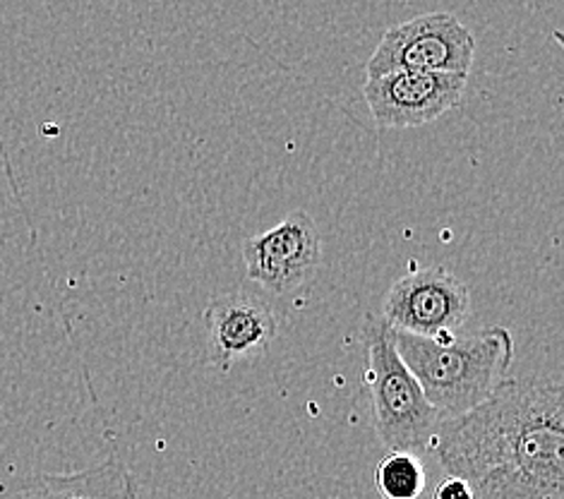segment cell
<instances>
[{
	"label": "cell",
	"instance_id": "obj_6",
	"mask_svg": "<svg viewBox=\"0 0 564 499\" xmlns=\"http://www.w3.org/2000/svg\"><path fill=\"white\" fill-rule=\"evenodd\" d=\"M205 362L221 372L262 358L279 336V315L258 293L228 291L207 303Z\"/></svg>",
	"mask_w": 564,
	"mask_h": 499
},
{
	"label": "cell",
	"instance_id": "obj_1",
	"mask_svg": "<svg viewBox=\"0 0 564 499\" xmlns=\"http://www.w3.org/2000/svg\"><path fill=\"white\" fill-rule=\"evenodd\" d=\"M433 452L445 476L462 478L474 499H562V384L505 380L480 406L442 423Z\"/></svg>",
	"mask_w": 564,
	"mask_h": 499
},
{
	"label": "cell",
	"instance_id": "obj_4",
	"mask_svg": "<svg viewBox=\"0 0 564 499\" xmlns=\"http://www.w3.org/2000/svg\"><path fill=\"white\" fill-rule=\"evenodd\" d=\"M474 56L476 39L459 18L452 12H427L389 26L368 58L366 75L406 70L468 77Z\"/></svg>",
	"mask_w": 564,
	"mask_h": 499
},
{
	"label": "cell",
	"instance_id": "obj_7",
	"mask_svg": "<svg viewBox=\"0 0 564 499\" xmlns=\"http://www.w3.org/2000/svg\"><path fill=\"white\" fill-rule=\"evenodd\" d=\"M248 279L276 295L299 291L322 264V236L317 224L303 209L252 236L240 248Z\"/></svg>",
	"mask_w": 564,
	"mask_h": 499
},
{
	"label": "cell",
	"instance_id": "obj_3",
	"mask_svg": "<svg viewBox=\"0 0 564 499\" xmlns=\"http://www.w3.org/2000/svg\"><path fill=\"white\" fill-rule=\"evenodd\" d=\"M362 346H366V384L372 401L375 433L387 452L423 454L433 449L445 421L430 406L419 380L401 360L394 329L380 315H366Z\"/></svg>",
	"mask_w": 564,
	"mask_h": 499
},
{
	"label": "cell",
	"instance_id": "obj_5",
	"mask_svg": "<svg viewBox=\"0 0 564 499\" xmlns=\"http://www.w3.org/2000/svg\"><path fill=\"white\" fill-rule=\"evenodd\" d=\"M471 315V289L445 267H423L387 291L380 317L394 332L445 339Z\"/></svg>",
	"mask_w": 564,
	"mask_h": 499
},
{
	"label": "cell",
	"instance_id": "obj_9",
	"mask_svg": "<svg viewBox=\"0 0 564 499\" xmlns=\"http://www.w3.org/2000/svg\"><path fill=\"white\" fill-rule=\"evenodd\" d=\"M138 495L140 485L120 458L77 474H42L0 485V499H138Z\"/></svg>",
	"mask_w": 564,
	"mask_h": 499
},
{
	"label": "cell",
	"instance_id": "obj_11",
	"mask_svg": "<svg viewBox=\"0 0 564 499\" xmlns=\"http://www.w3.org/2000/svg\"><path fill=\"white\" fill-rule=\"evenodd\" d=\"M433 499H474V492L462 478L445 476L437 482Z\"/></svg>",
	"mask_w": 564,
	"mask_h": 499
},
{
	"label": "cell",
	"instance_id": "obj_2",
	"mask_svg": "<svg viewBox=\"0 0 564 499\" xmlns=\"http://www.w3.org/2000/svg\"><path fill=\"white\" fill-rule=\"evenodd\" d=\"M394 344L442 421H454L488 401L509 380L514 362V336L500 325L445 339L394 332Z\"/></svg>",
	"mask_w": 564,
	"mask_h": 499
},
{
	"label": "cell",
	"instance_id": "obj_8",
	"mask_svg": "<svg viewBox=\"0 0 564 499\" xmlns=\"http://www.w3.org/2000/svg\"><path fill=\"white\" fill-rule=\"evenodd\" d=\"M468 77L440 73H387L368 77L362 97L375 123L387 130L435 123L462 101Z\"/></svg>",
	"mask_w": 564,
	"mask_h": 499
},
{
	"label": "cell",
	"instance_id": "obj_10",
	"mask_svg": "<svg viewBox=\"0 0 564 499\" xmlns=\"http://www.w3.org/2000/svg\"><path fill=\"white\" fill-rule=\"evenodd\" d=\"M425 480L421 456L411 452H387L375 468V485L384 499H419Z\"/></svg>",
	"mask_w": 564,
	"mask_h": 499
}]
</instances>
